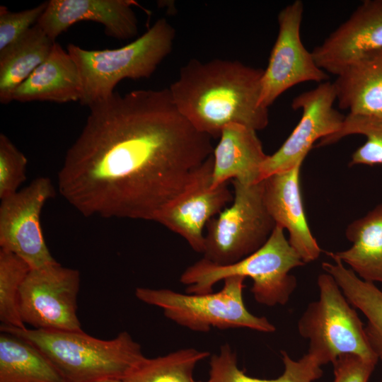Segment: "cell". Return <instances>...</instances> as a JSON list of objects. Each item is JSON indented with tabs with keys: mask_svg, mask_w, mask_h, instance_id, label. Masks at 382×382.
<instances>
[{
	"mask_svg": "<svg viewBox=\"0 0 382 382\" xmlns=\"http://www.w3.org/2000/svg\"><path fill=\"white\" fill-rule=\"evenodd\" d=\"M89 108L57 174L61 195L86 217L155 221L213 154L168 88L115 92Z\"/></svg>",
	"mask_w": 382,
	"mask_h": 382,
	"instance_id": "6da1fadb",
	"label": "cell"
},
{
	"mask_svg": "<svg viewBox=\"0 0 382 382\" xmlns=\"http://www.w3.org/2000/svg\"><path fill=\"white\" fill-rule=\"evenodd\" d=\"M264 69L238 60L190 59L168 88L179 112L199 132L219 138L223 128L237 123L255 131L269 123L260 104Z\"/></svg>",
	"mask_w": 382,
	"mask_h": 382,
	"instance_id": "7a4b0ae2",
	"label": "cell"
},
{
	"mask_svg": "<svg viewBox=\"0 0 382 382\" xmlns=\"http://www.w3.org/2000/svg\"><path fill=\"white\" fill-rule=\"evenodd\" d=\"M0 329L35 346L66 382H90L105 378L125 379L146 359L140 345L125 331L106 340L93 337L83 330L18 328L2 324Z\"/></svg>",
	"mask_w": 382,
	"mask_h": 382,
	"instance_id": "3957f363",
	"label": "cell"
},
{
	"mask_svg": "<svg viewBox=\"0 0 382 382\" xmlns=\"http://www.w3.org/2000/svg\"><path fill=\"white\" fill-rule=\"evenodd\" d=\"M305 264L286 239L284 229L276 225L266 243L251 255L228 265H216L203 257L184 270L180 282L187 286L186 293L208 294L227 277H250L255 300L274 306L289 301L297 286L289 272Z\"/></svg>",
	"mask_w": 382,
	"mask_h": 382,
	"instance_id": "277c9868",
	"label": "cell"
},
{
	"mask_svg": "<svg viewBox=\"0 0 382 382\" xmlns=\"http://www.w3.org/2000/svg\"><path fill=\"white\" fill-rule=\"evenodd\" d=\"M175 30L160 18L142 35L116 49L85 50L70 43L66 50L80 75V103L88 108L110 98L124 79L149 78L170 53Z\"/></svg>",
	"mask_w": 382,
	"mask_h": 382,
	"instance_id": "5b68a950",
	"label": "cell"
},
{
	"mask_svg": "<svg viewBox=\"0 0 382 382\" xmlns=\"http://www.w3.org/2000/svg\"><path fill=\"white\" fill-rule=\"evenodd\" d=\"M245 277L224 279L222 289L208 294H182L168 289L138 287L136 297L163 310L164 316L178 325L196 332L212 328H249L273 332L275 326L265 317L250 313L243 301Z\"/></svg>",
	"mask_w": 382,
	"mask_h": 382,
	"instance_id": "8992f818",
	"label": "cell"
},
{
	"mask_svg": "<svg viewBox=\"0 0 382 382\" xmlns=\"http://www.w3.org/2000/svg\"><path fill=\"white\" fill-rule=\"evenodd\" d=\"M317 284L319 299L308 305L297 323L299 335L308 341V354L321 366L344 354L378 361L364 323L334 278L320 274Z\"/></svg>",
	"mask_w": 382,
	"mask_h": 382,
	"instance_id": "52a82bcc",
	"label": "cell"
},
{
	"mask_svg": "<svg viewBox=\"0 0 382 382\" xmlns=\"http://www.w3.org/2000/svg\"><path fill=\"white\" fill-rule=\"evenodd\" d=\"M233 199L207 224L204 258L219 265L235 263L268 240L276 224L264 199L263 180L245 184L232 180Z\"/></svg>",
	"mask_w": 382,
	"mask_h": 382,
	"instance_id": "ba28073f",
	"label": "cell"
},
{
	"mask_svg": "<svg viewBox=\"0 0 382 382\" xmlns=\"http://www.w3.org/2000/svg\"><path fill=\"white\" fill-rule=\"evenodd\" d=\"M80 274L59 262L32 269L19 294V312L33 329L82 330L77 316Z\"/></svg>",
	"mask_w": 382,
	"mask_h": 382,
	"instance_id": "9c48e42d",
	"label": "cell"
},
{
	"mask_svg": "<svg viewBox=\"0 0 382 382\" xmlns=\"http://www.w3.org/2000/svg\"><path fill=\"white\" fill-rule=\"evenodd\" d=\"M54 196L51 180L39 177L1 199L0 248L21 257L31 270L57 262L46 245L40 219L45 204Z\"/></svg>",
	"mask_w": 382,
	"mask_h": 382,
	"instance_id": "30bf717a",
	"label": "cell"
},
{
	"mask_svg": "<svg viewBox=\"0 0 382 382\" xmlns=\"http://www.w3.org/2000/svg\"><path fill=\"white\" fill-rule=\"evenodd\" d=\"M303 13V2L296 0L278 14V35L262 81L260 104L266 108L296 84L307 81L322 83L329 78L302 43L300 28Z\"/></svg>",
	"mask_w": 382,
	"mask_h": 382,
	"instance_id": "8fae6325",
	"label": "cell"
},
{
	"mask_svg": "<svg viewBox=\"0 0 382 382\" xmlns=\"http://www.w3.org/2000/svg\"><path fill=\"white\" fill-rule=\"evenodd\" d=\"M336 100L334 85L330 81L322 82L293 99L291 107L301 110V118L280 148L267 156L261 168L262 180L302 164L316 140L341 129L345 115L333 108Z\"/></svg>",
	"mask_w": 382,
	"mask_h": 382,
	"instance_id": "7c38bea8",
	"label": "cell"
},
{
	"mask_svg": "<svg viewBox=\"0 0 382 382\" xmlns=\"http://www.w3.org/2000/svg\"><path fill=\"white\" fill-rule=\"evenodd\" d=\"M213 156L196 170L185 189L157 214L155 221L186 240L196 252L204 250V228L233 195L227 183L212 187Z\"/></svg>",
	"mask_w": 382,
	"mask_h": 382,
	"instance_id": "4fadbf2b",
	"label": "cell"
},
{
	"mask_svg": "<svg viewBox=\"0 0 382 382\" xmlns=\"http://www.w3.org/2000/svg\"><path fill=\"white\" fill-rule=\"evenodd\" d=\"M382 48V0H366L311 52L321 69L335 75L350 62Z\"/></svg>",
	"mask_w": 382,
	"mask_h": 382,
	"instance_id": "5bb4252c",
	"label": "cell"
},
{
	"mask_svg": "<svg viewBox=\"0 0 382 382\" xmlns=\"http://www.w3.org/2000/svg\"><path fill=\"white\" fill-rule=\"evenodd\" d=\"M134 6L139 4L134 0H50L37 24L54 42L80 21L100 23L109 37L128 40L138 33Z\"/></svg>",
	"mask_w": 382,
	"mask_h": 382,
	"instance_id": "9a60e30c",
	"label": "cell"
},
{
	"mask_svg": "<svg viewBox=\"0 0 382 382\" xmlns=\"http://www.w3.org/2000/svg\"><path fill=\"white\" fill-rule=\"evenodd\" d=\"M301 164L263 180L267 209L279 225L289 232V242L305 263L317 260L321 249L308 226L300 187Z\"/></svg>",
	"mask_w": 382,
	"mask_h": 382,
	"instance_id": "2e32d148",
	"label": "cell"
},
{
	"mask_svg": "<svg viewBox=\"0 0 382 382\" xmlns=\"http://www.w3.org/2000/svg\"><path fill=\"white\" fill-rule=\"evenodd\" d=\"M256 132L237 123L223 128L212 154V187L230 179L245 184L262 180L261 168L268 155L265 154Z\"/></svg>",
	"mask_w": 382,
	"mask_h": 382,
	"instance_id": "e0dca14e",
	"label": "cell"
},
{
	"mask_svg": "<svg viewBox=\"0 0 382 382\" xmlns=\"http://www.w3.org/2000/svg\"><path fill=\"white\" fill-rule=\"evenodd\" d=\"M81 94L78 68L67 50L55 42L47 59L16 89L12 100L75 102Z\"/></svg>",
	"mask_w": 382,
	"mask_h": 382,
	"instance_id": "ac0fdd59",
	"label": "cell"
},
{
	"mask_svg": "<svg viewBox=\"0 0 382 382\" xmlns=\"http://www.w3.org/2000/svg\"><path fill=\"white\" fill-rule=\"evenodd\" d=\"M332 83L340 108L382 117V48L348 64Z\"/></svg>",
	"mask_w": 382,
	"mask_h": 382,
	"instance_id": "d6986e66",
	"label": "cell"
},
{
	"mask_svg": "<svg viewBox=\"0 0 382 382\" xmlns=\"http://www.w3.org/2000/svg\"><path fill=\"white\" fill-rule=\"evenodd\" d=\"M345 235L352 245L327 254L348 265L363 280L382 283V202L349 224Z\"/></svg>",
	"mask_w": 382,
	"mask_h": 382,
	"instance_id": "ffe728a7",
	"label": "cell"
},
{
	"mask_svg": "<svg viewBox=\"0 0 382 382\" xmlns=\"http://www.w3.org/2000/svg\"><path fill=\"white\" fill-rule=\"evenodd\" d=\"M53 41L37 23L15 43L0 52V101H12L16 89L50 54Z\"/></svg>",
	"mask_w": 382,
	"mask_h": 382,
	"instance_id": "44dd1931",
	"label": "cell"
},
{
	"mask_svg": "<svg viewBox=\"0 0 382 382\" xmlns=\"http://www.w3.org/2000/svg\"><path fill=\"white\" fill-rule=\"evenodd\" d=\"M332 260L334 263L323 262L322 268L334 278L350 304L366 317L364 330L369 345L382 360V289L359 277L340 260Z\"/></svg>",
	"mask_w": 382,
	"mask_h": 382,
	"instance_id": "7402d4cb",
	"label": "cell"
},
{
	"mask_svg": "<svg viewBox=\"0 0 382 382\" xmlns=\"http://www.w3.org/2000/svg\"><path fill=\"white\" fill-rule=\"evenodd\" d=\"M0 382H66L35 346L11 333L0 334Z\"/></svg>",
	"mask_w": 382,
	"mask_h": 382,
	"instance_id": "603a6c76",
	"label": "cell"
},
{
	"mask_svg": "<svg viewBox=\"0 0 382 382\" xmlns=\"http://www.w3.org/2000/svg\"><path fill=\"white\" fill-rule=\"evenodd\" d=\"M280 352L284 366L283 374L272 379L257 378L241 371L236 352L229 345H222L219 352L211 356L209 377L205 382H313L322 376L321 365L311 354L307 353L294 360L285 351Z\"/></svg>",
	"mask_w": 382,
	"mask_h": 382,
	"instance_id": "cb8c5ba5",
	"label": "cell"
},
{
	"mask_svg": "<svg viewBox=\"0 0 382 382\" xmlns=\"http://www.w3.org/2000/svg\"><path fill=\"white\" fill-rule=\"evenodd\" d=\"M209 356L206 351L185 348L146 359L125 378L126 382H204L194 378V369Z\"/></svg>",
	"mask_w": 382,
	"mask_h": 382,
	"instance_id": "d4e9b609",
	"label": "cell"
},
{
	"mask_svg": "<svg viewBox=\"0 0 382 382\" xmlns=\"http://www.w3.org/2000/svg\"><path fill=\"white\" fill-rule=\"evenodd\" d=\"M351 134L364 135L366 141L352 154L350 166L359 164L368 166L382 164L381 117L349 113L345 116L341 129L337 132L321 139L318 146L332 144Z\"/></svg>",
	"mask_w": 382,
	"mask_h": 382,
	"instance_id": "484cf974",
	"label": "cell"
},
{
	"mask_svg": "<svg viewBox=\"0 0 382 382\" xmlns=\"http://www.w3.org/2000/svg\"><path fill=\"white\" fill-rule=\"evenodd\" d=\"M30 270L21 257L0 248V320L2 325L25 328L19 312V294Z\"/></svg>",
	"mask_w": 382,
	"mask_h": 382,
	"instance_id": "4316f807",
	"label": "cell"
},
{
	"mask_svg": "<svg viewBox=\"0 0 382 382\" xmlns=\"http://www.w3.org/2000/svg\"><path fill=\"white\" fill-rule=\"evenodd\" d=\"M28 159L4 134H0V199L16 192L26 180Z\"/></svg>",
	"mask_w": 382,
	"mask_h": 382,
	"instance_id": "83f0119b",
	"label": "cell"
},
{
	"mask_svg": "<svg viewBox=\"0 0 382 382\" xmlns=\"http://www.w3.org/2000/svg\"><path fill=\"white\" fill-rule=\"evenodd\" d=\"M48 1L19 12L0 6V52L21 38L36 25L45 12Z\"/></svg>",
	"mask_w": 382,
	"mask_h": 382,
	"instance_id": "f1b7e54d",
	"label": "cell"
},
{
	"mask_svg": "<svg viewBox=\"0 0 382 382\" xmlns=\"http://www.w3.org/2000/svg\"><path fill=\"white\" fill-rule=\"evenodd\" d=\"M377 361L354 354H344L332 362L333 382H368Z\"/></svg>",
	"mask_w": 382,
	"mask_h": 382,
	"instance_id": "f546056e",
	"label": "cell"
},
{
	"mask_svg": "<svg viewBox=\"0 0 382 382\" xmlns=\"http://www.w3.org/2000/svg\"><path fill=\"white\" fill-rule=\"evenodd\" d=\"M90 382H126V381L123 378H105L92 381Z\"/></svg>",
	"mask_w": 382,
	"mask_h": 382,
	"instance_id": "4dcf8cb0",
	"label": "cell"
},
{
	"mask_svg": "<svg viewBox=\"0 0 382 382\" xmlns=\"http://www.w3.org/2000/svg\"><path fill=\"white\" fill-rule=\"evenodd\" d=\"M380 382H382V377H381V381H380Z\"/></svg>",
	"mask_w": 382,
	"mask_h": 382,
	"instance_id": "1f68e13d",
	"label": "cell"
},
{
	"mask_svg": "<svg viewBox=\"0 0 382 382\" xmlns=\"http://www.w3.org/2000/svg\"><path fill=\"white\" fill-rule=\"evenodd\" d=\"M381 289H382V288H381Z\"/></svg>",
	"mask_w": 382,
	"mask_h": 382,
	"instance_id": "d6a6232c",
	"label": "cell"
}]
</instances>
